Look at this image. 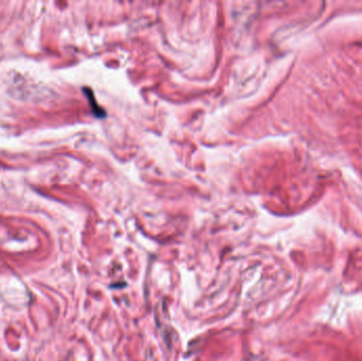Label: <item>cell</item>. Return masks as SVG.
I'll return each mask as SVG.
<instances>
[]
</instances>
